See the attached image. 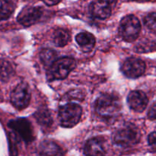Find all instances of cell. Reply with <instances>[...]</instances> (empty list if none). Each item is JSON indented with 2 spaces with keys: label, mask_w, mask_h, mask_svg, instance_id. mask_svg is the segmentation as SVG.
Instances as JSON below:
<instances>
[{
  "label": "cell",
  "mask_w": 156,
  "mask_h": 156,
  "mask_svg": "<svg viewBox=\"0 0 156 156\" xmlns=\"http://www.w3.org/2000/svg\"><path fill=\"white\" fill-rule=\"evenodd\" d=\"M117 0H94L90 4L91 15L99 19H106L111 16Z\"/></svg>",
  "instance_id": "obj_8"
},
{
  "label": "cell",
  "mask_w": 156,
  "mask_h": 156,
  "mask_svg": "<svg viewBox=\"0 0 156 156\" xmlns=\"http://www.w3.org/2000/svg\"><path fill=\"white\" fill-rule=\"evenodd\" d=\"M14 5L10 0H0V21L7 20L13 13Z\"/></svg>",
  "instance_id": "obj_18"
},
{
  "label": "cell",
  "mask_w": 156,
  "mask_h": 156,
  "mask_svg": "<svg viewBox=\"0 0 156 156\" xmlns=\"http://www.w3.org/2000/svg\"><path fill=\"white\" fill-rule=\"evenodd\" d=\"M42 13L43 11L41 8L27 6L18 14L17 21L24 27H28L37 22L42 16Z\"/></svg>",
  "instance_id": "obj_10"
},
{
  "label": "cell",
  "mask_w": 156,
  "mask_h": 156,
  "mask_svg": "<svg viewBox=\"0 0 156 156\" xmlns=\"http://www.w3.org/2000/svg\"><path fill=\"white\" fill-rule=\"evenodd\" d=\"M20 138L12 131L9 136V153L11 156H17L18 154V144L19 143Z\"/></svg>",
  "instance_id": "obj_20"
},
{
  "label": "cell",
  "mask_w": 156,
  "mask_h": 156,
  "mask_svg": "<svg viewBox=\"0 0 156 156\" xmlns=\"http://www.w3.org/2000/svg\"><path fill=\"white\" fill-rule=\"evenodd\" d=\"M34 117L39 124L43 126H46V127L50 126L53 123V119H52L50 112L44 108L40 109L37 112L35 113Z\"/></svg>",
  "instance_id": "obj_19"
},
{
  "label": "cell",
  "mask_w": 156,
  "mask_h": 156,
  "mask_svg": "<svg viewBox=\"0 0 156 156\" xmlns=\"http://www.w3.org/2000/svg\"><path fill=\"white\" fill-rule=\"evenodd\" d=\"M148 143L152 150L156 152V132H153L149 134V137H148Z\"/></svg>",
  "instance_id": "obj_22"
},
{
  "label": "cell",
  "mask_w": 156,
  "mask_h": 156,
  "mask_svg": "<svg viewBox=\"0 0 156 156\" xmlns=\"http://www.w3.org/2000/svg\"><path fill=\"white\" fill-rule=\"evenodd\" d=\"M39 156H64L61 148L53 141H44L39 147Z\"/></svg>",
  "instance_id": "obj_13"
},
{
  "label": "cell",
  "mask_w": 156,
  "mask_h": 156,
  "mask_svg": "<svg viewBox=\"0 0 156 156\" xmlns=\"http://www.w3.org/2000/svg\"><path fill=\"white\" fill-rule=\"evenodd\" d=\"M85 156H105L106 155L105 142L101 138L94 137L86 142L84 148Z\"/></svg>",
  "instance_id": "obj_12"
},
{
  "label": "cell",
  "mask_w": 156,
  "mask_h": 156,
  "mask_svg": "<svg viewBox=\"0 0 156 156\" xmlns=\"http://www.w3.org/2000/svg\"><path fill=\"white\" fill-rule=\"evenodd\" d=\"M70 40V35L68 30L65 29H56L53 35V41L56 47H63L66 45Z\"/></svg>",
  "instance_id": "obj_15"
},
{
  "label": "cell",
  "mask_w": 156,
  "mask_h": 156,
  "mask_svg": "<svg viewBox=\"0 0 156 156\" xmlns=\"http://www.w3.org/2000/svg\"><path fill=\"white\" fill-rule=\"evenodd\" d=\"M122 105L120 98L111 94H104L97 99L95 110L105 120H112L120 114Z\"/></svg>",
  "instance_id": "obj_1"
},
{
  "label": "cell",
  "mask_w": 156,
  "mask_h": 156,
  "mask_svg": "<svg viewBox=\"0 0 156 156\" xmlns=\"http://www.w3.org/2000/svg\"><path fill=\"white\" fill-rule=\"evenodd\" d=\"M129 1H137V2H145V1H149V0H129Z\"/></svg>",
  "instance_id": "obj_25"
},
{
  "label": "cell",
  "mask_w": 156,
  "mask_h": 156,
  "mask_svg": "<svg viewBox=\"0 0 156 156\" xmlns=\"http://www.w3.org/2000/svg\"><path fill=\"white\" fill-rule=\"evenodd\" d=\"M14 73L12 64L5 59H0V79L3 82L9 80Z\"/></svg>",
  "instance_id": "obj_17"
},
{
  "label": "cell",
  "mask_w": 156,
  "mask_h": 156,
  "mask_svg": "<svg viewBox=\"0 0 156 156\" xmlns=\"http://www.w3.org/2000/svg\"><path fill=\"white\" fill-rule=\"evenodd\" d=\"M82 109L78 104L69 103L59 108L58 118L63 127H73L80 120Z\"/></svg>",
  "instance_id": "obj_3"
},
{
  "label": "cell",
  "mask_w": 156,
  "mask_h": 156,
  "mask_svg": "<svg viewBox=\"0 0 156 156\" xmlns=\"http://www.w3.org/2000/svg\"><path fill=\"white\" fill-rule=\"evenodd\" d=\"M140 29L141 24L138 18L135 15H129L120 21L119 34L124 41L132 42L138 37Z\"/></svg>",
  "instance_id": "obj_4"
},
{
  "label": "cell",
  "mask_w": 156,
  "mask_h": 156,
  "mask_svg": "<svg viewBox=\"0 0 156 156\" xmlns=\"http://www.w3.org/2000/svg\"><path fill=\"white\" fill-rule=\"evenodd\" d=\"M76 61L71 57H61L50 66L51 76L55 79H64L76 67Z\"/></svg>",
  "instance_id": "obj_6"
},
{
  "label": "cell",
  "mask_w": 156,
  "mask_h": 156,
  "mask_svg": "<svg viewBox=\"0 0 156 156\" xmlns=\"http://www.w3.org/2000/svg\"><path fill=\"white\" fill-rule=\"evenodd\" d=\"M148 98L142 91H133L127 97V103L129 108L136 112H143L148 105Z\"/></svg>",
  "instance_id": "obj_11"
},
{
  "label": "cell",
  "mask_w": 156,
  "mask_h": 156,
  "mask_svg": "<svg viewBox=\"0 0 156 156\" xmlns=\"http://www.w3.org/2000/svg\"><path fill=\"white\" fill-rule=\"evenodd\" d=\"M8 126L24 143H30L34 140L32 125L25 118L12 120L8 123Z\"/></svg>",
  "instance_id": "obj_5"
},
{
  "label": "cell",
  "mask_w": 156,
  "mask_h": 156,
  "mask_svg": "<svg viewBox=\"0 0 156 156\" xmlns=\"http://www.w3.org/2000/svg\"><path fill=\"white\" fill-rule=\"evenodd\" d=\"M46 5L49 6H52V5H55L58 4L61 0H42Z\"/></svg>",
  "instance_id": "obj_24"
},
{
  "label": "cell",
  "mask_w": 156,
  "mask_h": 156,
  "mask_svg": "<svg viewBox=\"0 0 156 156\" xmlns=\"http://www.w3.org/2000/svg\"><path fill=\"white\" fill-rule=\"evenodd\" d=\"M148 117L150 120H156V101L149 109V113H148Z\"/></svg>",
  "instance_id": "obj_23"
},
{
  "label": "cell",
  "mask_w": 156,
  "mask_h": 156,
  "mask_svg": "<svg viewBox=\"0 0 156 156\" xmlns=\"http://www.w3.org/2000/svg\"><path fill=\"white\" fill-rule=\"evenodd\" d=\"M145 25L151 30L156 31V12H151L144 18Z\"/></svg>",
  "instance_id": "obj_21"
},
{
  "label": "cell",
  "mask_w": 156,
  "mask_h": 156,
  "mask_svg": "<svg viewBox=\"0 0 156 156\" xmlns=\"http://www.w3.org/2000/svg\"><path fill=\"white\" fill-rule=\"evenodd\" d=\"M76 40L84 52H90L95 45V37L88 32H81L76 35Z\"/></svg>",
  "instance_id": "obj_14"
},
{
  "label": "cell",
  "mask_w": 156,
  "mask_h": 156,
  "mask_svg": "<svg viewBox=\"0 0 156 156\" xmlns=\"http://www.w3.org/2000/svg\"><path fill=\"white\" fill-rule=\"evenodd\" d=\"M121 70L126 77L136 79L145 73L146 64L138 58H129L123 62Z\"/></svg>",
  "instance_id": "obj_9"
},
{
  "label": "cell",
  "mask_w": 156,
  "mask_h": 156,
  "mask_svg": "<svg viewBox=\"0 0 156 156\" xmlns=\"http://www.w3.org/2000/svg\"><path fill=\"white\" fill-rule=\"evenodd\" d=\"M140 133L136 127L130 123L120 126L113 135V143L120 147L128 148L136 145L140 142Z\"/></svg>",
  "instance_id": "obj_2"
},
{
  "label": "cell",
  "mask_w": 156,
  "mask_h": 156,
  "mask_svg": "<svg viewBox=\"0 0 156 156\" xmlns=\"http://www.w3.org/2000/svg\"><path fill=\"white\" fill-rule=\"evenodd\" d=\"M40 58L42 63L45 66H48L49 68H50V66L57 59H56L57 54L56 51L51 49H44L40 53Z\"/></svg>",
  "instance_id": "obj_16"
},
{
  "label": "cell",
  "mask_w": 156,
  "mask_h": 156,
  "mask_svg": "<svg viewBox=\"0 0 156 156\" xmlns=\"http://www.w3.org/2000/svg\"><path fill=\"white\" fill-rule=\"evenodd\" d=\"M30 101V91L27 83L18 84L11 93V102L15 108L22 110L27 108Z\"/></svg>",
  "instance_id": "obj_7"
}]
</instances>
